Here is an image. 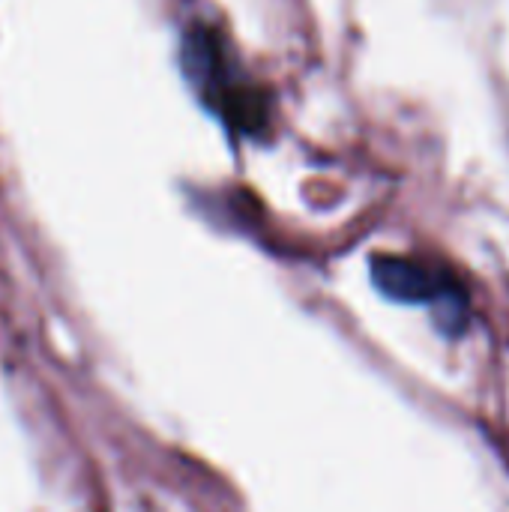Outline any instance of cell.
Instances as JSON below:
<instances>
[{
	"instance_id": "7a4b0ae2",
	"label": "cell",
	"mask_w": 509,
	"mask_h": 512,
	"mask_svg": "<svg viewBox=\"0 0 509 512\" xmlns=\"http://www.w3.org/2000/svg\"><path fill=\"white\" fill-rule=\"evenodd\" d=\"M372 285L396 303H408V306H438L441 318H450V324L462 327V315H465V297L459 291V285L417 261V258H405V255H375L372 258Z\"/></svg>"
},
{
	"instance_id": "6da1fadb",
	"label": "cell",
	"mask_w": 509,
	"mask_h": 512,
	"mask_svg": "<svg viewBox=\"0 0 509 512\" xmlns=\"http://www.w3.org/2000/svg\"><path fill=\"white\" fill-rule=\"evenodd\" d=\"M183 72L201 102L219 114L228 126L243 135H258L267 120V105L258 87L237 72L234 57L222 45V39L195 24L183 39Z\"/></svg>"
}]
</instances>
